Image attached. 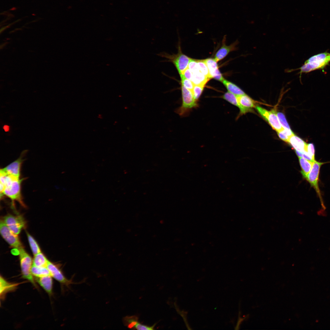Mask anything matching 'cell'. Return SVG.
I'll return each instance as SVG.
<instances>
[{
  "mask_svg": "<svg viewBox=\"0 0 330 330\" xmlns=\"http://www.w3.org/2000/svg\"><path fill=\"white\" fill-rule=\"evenodd\" d=\"M3 128L5 132H8L9 130V127L8 125H5L3 126Z\"/></svg>",
  "mask_w": 330,
  "mask_h": 330,
  "instance_id": "836d02e7",
  "label": "cell"
},
{
  "mask_svg": "<svg viewBox=\"0 0 330 330\" xmlns=\"http://www.w3.org/2000/svg\"><path fill=\"white\" fill-rule=\"evenodd\" d=\"M51 276L61 284L69 287L73 283L72 280L68 279L64 275L61 270L55 265L48 260L46 266Z\"/></svg>",
  "mask_w": 330,
  "mask_h": 330,
  "instance_id": "8fae6325",
  "label": "cell"
},
{
  "mask_svg": "<svg viewBox=\"0 0 330 330\" xmlns=\"http://www.w3.org/2000/svg\"><path fill=\"white\" fill-rule=\"evenodd\" d=\"M279 138L283 141L288 142L290 137L294 134L291 130H289L282 128L277 132Z\"/></svg>",
  "mask_w": 330,
  "mask_h": 330,
  "instance_id": "d4e9b609",
  "label": "cell"
},
{
  "mask_svg": "<svg viewBox=\"0 0 330 330\" xmlns=\"http://www.w3.org/2000/svg\"><path fill=\"white\" fill-rule=\"evenodd\" d=\"M124 325L128 328L137 330H153L156 323L152 326L142 324L138 322V317L136 316H127L123 318Z\"/></svg>",
  "mask_w": 330,
  "mask_h": 330,
  "instance_id": "7c38bea8",
  "label": "cell"
},
{
  "mask_svg": "<svg viewBox=\"0 0 330 330\" xmlns=\"http://www.w3.org/2000/svg\"><path fill=\"white\" fill-rule=\"evenodd\" d=\"M182 74L185 78L190 80H191L193 74L191 71L188 68H187ZM181 75V74H180Z\"/></svg>",
  "mask_w": 330,
  "mask_h": 330,
  "instance_id": "d6a6232c",
  "label": "cell"
},
{
  "mask_svg": "<svg viewBox=\"0 0 330 330\" xmlns=\"http://www.w3.org/2000/svg\"><path fill=\"white\" fill-rule=\"evenodd\" d=\"M288 142L295 150L302 152H306L307 144L295 134L290 137Z\"/></svg>",
  "mask_w": 330,
  "mask_h": 330,
  "instance_id": "5bb4252c",
  "label": "cell"
},
{
  "mask_svg": "<svg viewBox=\"0 0 330 330\" xmlns=\"http://www.w3.org/2000/svg\"><path fill=\"white\" fill-rule=\"evenodd\" d=\"M27 236L30 246L33 255H35L41 252L40 249L35 240L28 233H27Z\"/></svg>",
  "mask_w": 330,
  "mask_h": 330,
  "instance_id": "cb8c5ba5",
  "label": "cell"
},
{
  "mask_svg": "<svg viewBox=\"0 0 330 330\" xmlns=\"http://www.w3.org/2000/svg\"><path fill=\"white\" fill-rule=\"evenodd\" d=\"M182 104L177 110V112L180 115L183 116L188 112L190 109L198 106L197 101L193 97L192 91L181 85Z\"/></svg>",
  "mask_w": 330,
  "mask_h": 330,
  "instance_id": "5b68a950",
  "label": "cell"
},
{
  "mask_svg": "<svg viewBox=\"0 0 330 330\" xmlns=\"http://www.w3.org/2000/svg\"><path fill=\"white\" fill-rule=\"evenodd\" d=\"M275 112L282 127L286 129L291 130L284 114L281 112L276 111Z\"/></svg>",
  "mask_w": 330,
  "mask_h": 330,
  "instance_id": "83f0119b",
  "label": "cell"
},
{
  "mask_svg": "<svg viewBox=\"0 0 330 330\" xmlns=\"http://www.w3.org/2000/svg\"><path fill=\"white\" fill-rule=\"evenodd\" d=\"M31 272L33 276L36 278L51 275L49 270L46 267H38L32 265Z\"/></svg>",
  "mask_w": 330,
  "mask_h": 330,
  "instance_id": "44dd1931",
  "label": "cell"
},
{
  "mask_svg": "<svg viewBox=\"0 0 330 330\" xmlns=\"http://www.w3.org/2000/svg\"><path fill=\"white\" fill-rule=\"evenodd\" d=\"M237 98L238 107L240 110L239 116L247 113L252 112L253 108L256 106L257 102L245 94L237 96Z\"/></svg>",
  "mask_w": 330,
  "mask_h": 330,
  "instance_id": "30bf717a",
  "label": "cell"
},
{
  "mask_svg": "<svg viewBox=\"0 0 330 330\" xmlns=\"http://www.w3.org/2000/svg\"><path fill=\"white\" fill-rule=\"evenodd\" d=\"M180 75L181 85L192 91L194 86L193 83L191 80L185 78L182 74Z\"/></svg>",
  "mask_w": 330,
  "mask_h": 330,
  "instance_id": "f546056e",
  "label": "cell"
},
{
  "mask_svg": "<svg viewBox=\"0 0 330 330\" xmlns=\"http://www.w3.org/2000/svg\"><path fill=\"white\" fill-rule=\"evenodd\" d=\"M0 170V184L4 186L3 196L6 195L12 201H16L25 207L21 193V184L23 179L11 176Z\"/></svg>",
  "mask_w": 330,
  "mask_h": 330,
  "instance_id": "6da1fadb",
  "label": "cell"
},
{
  "mask_svg": "<svg viewBox=\"0 0 330 330\" xmlns=\"http://www.w3.org/2000/svg\"><path fill=\"white\" fill-rule=\"evenodd\" d=\"M197 63L199 71L210 79L208 69L204 60H197Z\"/></svg>",
  "mask_w": 330,
  "mask_h": 330,
  "instance_id": "4316f807",
  "label": "cell"
},
{
  "mask_svg": "<svg viewBox=\"0 0 330 330\" xmlns=\"http://www.w3.org/2000/svg\"><path fill=\"white\" fill-rule=\"evenodd\" d=\"M48 260L41 252L34 255L33 265L38 267H46Z\"/></svg>",
  "mask_w": 330,
  "mask_h": 330,
  "instance_id": "603a6c76",
  "label": "cell"
},
{
  "mask_svg": "<svg viewBox=\"0 0 330 330\" xmlns=\"http://www.w3.org/2000/svg\"><path fill=\"white\" fill-rule=\"evenodd\" d=\"M299 160L301 169V173L305 178L311 169L313 162L303 157H299Z\"/></svg>",
  "mask_w": 330,
  "mask_h": 330,
  "instance_id": "ac0fdd59",
  "label": "cell"
},
{
  "mask_svg": "<svg viewBox=\"0 0 330 330\" xmlns=\"http://www.w3.org/2000/svg\"><path fill=\"white\" fill-rule=\"evenodd\" d=\"M19 251L22 277L29 281L37 288V285L31 272L33 263L32 258L23 248L19 249Z\"/></svg>",
  "mask_w": 330,
  "mask_h": 330,
  "instance_id": "3957f363",
  "label": "cell"
},
{
  "mask_svg": "<svg viewBox=\"0 0 330 330\" xmlns=\"http://www.w3.org/2000/svg\"><path fill=\"white\" fill-rule=\"evenodd\" d=\"M178 49V52L176 54L170 55L163 52L158 55L167 59V61L172 63L180 75L188 68L191 58L182 53L180 46H179Z\"/></svg>",
  "mask_w": 330,
  "mask_h": 330,
  "instance_id": "277c9868",
  "label": "cell"
},
{
  "mask_svg": "<svg viewBox=\"0 0 330 330\" xmlns=\"http://www.w3.org/2000/svg\"><path fill=\"white\" fill-rule=\"evenodd\" d=\"M224 42L225 41L215 55L214 59L217 62L223 59L230 52L234 50L237 44L236 42L230 45L226 46Z\"/></svg>",
  "mask_w": 330,
  "mask_h": 330,
  "instance_id": "e0dca14e",
  "label": "cell"
},
{
  "mask_svg": "<svg viewBox=\"0 0 330 330\" xmlns=\"http://www.w3.org/2000/svg\"><path fill=\"white\" fill-rule=\"evenodd\" d=\"M324 163L315 160L313 162L310 171L305 178L310 183L311 186L313 187L315 190L320 199L321 204L324 208V207L319 187L318 182L320 168L321 166Z\"/></svg>",
  "mask_w": 330,
  "mask_h": 330,
  "instance_id": "8992f818",
  "label": "cell"
},
{
  "mask_svg": "<svg viewBox=\"0 0 330 330\" xmlns=\"http://www.w3.org/2000/svg\"><path fill=\"white\" fill-rule=\"evenodd\" d=\"M255 108L260 115L269 123L273 130L278 132L283 128L275 111L274 110L268 111L258 106H256Z\"/></svg>",
  "mask_w": 330,
  "mask_h": 330,
  "instance_id": "ba28073f",
  "label": "cell"
},
{
  "mask_svg": "<svg viewBox=\"0 0 330 330\" xmlns=\"http://www.w3.org/2000/svg\"><path fill=\"white\" fill-rule=\"evenodd\" d=\"M0 231L2 237L10 246L18 250L23 248L17 235L9 228L3 220L0 221Z\"/></svg>",
  "mask_w": 330,
  "mask_h": 330,
  "instance_id": "52a82bcc",
  "label": "cell"
},
{
  "mask_svg": "<svg viewBox=\"0 0 330 330\" xmlns=\"http://www.w3.org/2000/svg\"><path fill=\"white\" fill-rule=\"evenodd\" d=\"M192 74L193 76L191 81L194 85L205 86L210 79L199 70L192 73Z\"/></svg>",
  "mask_w": 330,
  "mask_h": 330,
  "instance_id": "d6986e66",
  "label": "cell"
},
{
  "mask_svg": "<svg viewBox=\"0 0 330 330\" xmlns=\"http://www.w3.org/2000/svg\"><path fill=\"white\" fill-rule=\"evenodd\" d=\"M205 86L194 85L192 92L194 97L197 101L200 98L203 91Z\"/></svg>",
  "mask_w": 330,
  "mask_h": 330,
  "instance_id": "f1b7e54d",
  "label": "cell"
},
{
  "mask_svg": "<svg viewBox=\"0 0 330 330\" xmlns=\"http://www.w3.org/2000/svg\"><path fill=\"white\" fill-rule=\"evenodd\" d=\"M19 283H12L6 280L1 276L0 277V294L2 298L7 292L14 290Z\"/></svg>",
  "mask_w": 330,
  "mask_h": 330,
  "instance_id": "2e32d148",
  "label": "cell"
},
{
  "mask_svg": "<svg viewBox=\"0 0 330 330\" xmlns=\"http://www.w3.org/2000/svg\"><path fill=\"white\" fill-rule=\"evenodd\" d=\"M3 221L13 232L17 235L25 226L24 220L21 216L9 215L4 217Z\"/></svg>",
  "mask_w": 330,
  "mask_h": 330,
  "instance_id": "9c48e42d",
  "label": "cell"
},
{
  "mask_svg": "<svg viewBox=\"0 0 330 330\" xmlns=\"http://www.w3.org/2000/svg\"><path fill=\"white\" fill-rule=\"evenodd\" d=\"M222 98L233 105L238 107L237 96L234 94L228 91L224 94Z\"/></svg>",
  "mask_w": 330,
  "mask_h": 330,
  "instance_id": "484cf974",
  "label": "cell"
},
{
  "mask_svg": "<svg viewBox=\"0 0 330 330\" xmlns=\"http://www.w3.org/2000/svg\"><path fill=\"white\" fill-rule=\"evenodd\" d=\"M330 62V53L325 52L311 56L306 60L298 69L300 70V75L311 72L324 68Z\"/></svg>",
  "mask_w": 330,
  "mask_h": 330,
  "instance_id": "7a4b0ae2",
  "label": "cell"
},
{
  "mask_svg": "<svg viewBox=\"0 0 330 330\" xmlns=\"http://www.w3.org/2000/svg\"><path fill=\"white\" fill-rule=\"evenodd\" d=\"M51 275L36 278L35 280L44 290L51 296L52 294L53 280Z\"/></svg>",
  "mask_w": 330,
  "mask_h": 330,
  "instance_id": "9a60e30c",
  "label": "cell"
},
{
  "mask_svg": "<svg viewBox=\"0 0 330 330\" xmlns=\"http://www.w3.org/2000/svg\"><path fill=\"white\" fill-rule=\"evenodd\" d=\"M204 61L208 68L210 78H213L216 72L219 70L217 61L215 59L207 58Z\"/></svg>",
  "mask_w": 330,
  "mask_h": 330,
  "instance_id": "7402d4cb",
  "label": "cell"
},
{
  "mask_svg": "<svg viewBox=\"0 0 330 330\" xmlns=\"http://www.w3.org/2000/svg\"><path fill=\"white\" fill-rule=\"evenodd\" d=\"M306 152L309 156L314 162L315 160V146L313 143H311L307 144Z\"/></svg>",
  "mask_w": 330,
  "mask_h": 330,
  "instance_id": "4dcf8cb0",
  "label": "cell"
},
{
  "mask_svg": "<svg viewBox=\"0 0 330 330\" xmlns=\"http://www.w3.org/2000/svg\"><path fill=\"white\" fill-rule=\"evenodd\" d=\"M23 161V154H21L16 160L1 169L8 174L20 178V168Z\"/></svg>",
  "mask_w": 330,
  "mask_h": 330,
  "instance_id": "4fadbf2b",
  "label": "cell"
},
{
  "mask_svg": "<svg viewBox=\"0 0 330 330\" xmlns=\"http://www.w3.org/2000/svg\"><path fill=\"white\" fill-rule=\"evenodd\" d=\"M188 68L192 73L199 70L198 67L197 60L191 58L188 65Z\"/></svg>",
  "mask_w": 330,
  "mask_h": 330,
  "instance_id": "1f68e13d",
  "label": "cell"
},
{
  "mask_svg": "<svg viewBox=\"0 0 330 330\" xmlns=\"http://www.w3.org/2000/svg\"><path fill=\"white\" fill-rule=\"evenodd\" d=\"M229 92L234 94L236 96H239L245 94V93L240 88L234 83L225 79L222 82Z\"/></svg>",
  "mask_w": 330,
  "mask_h": 330,
  "instance_id": "ffe728a7",
  "label": "cell"
}]
</instances>
